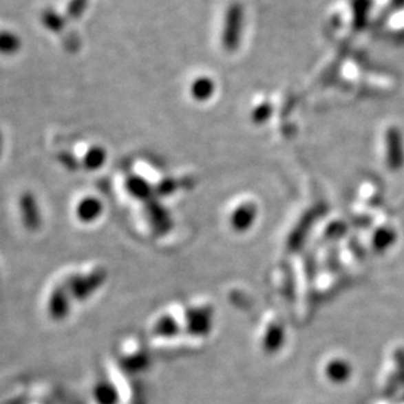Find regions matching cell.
<instances>
[{
    "label": "cell",
    "mask_w": 404,
    "mask_h": 404,
    "mask_svg": "<svg viewBox=\"0 0 404 404\" xmlns=\"http://www.w3.org/2000/svg\"><path fill=\"white\" fill-rule=\"evenodd\" d=\"M260 215L259 204L251 195H240L234 200L226 213V223L231 233L243 235L256 226Z\"/></svg>",
    "instance_id": "obj_1"
},
{
    "label": "cell",
    "mask_w": 404,
    "mask_h": 404,
    "mask_svg": "<svg viewBox=\"0 0 404 404\" xmlns=\"http://www.w3.org/2000/svg\"><path fill=\"white\" fill-rule=\"evenodd\" d=\"M107 277H108V272L100 266L87 275L71 276L65 285L70 293L72 301L84 302L89 299L92 294L98 292V289L105 284Z\"/></svg>",
    "instance_id": "obj_2"
},
{
    "label": "cell",
    "mask_w": 404,
    "mask_h": 404,
    "mask_svg": "<svg viewBox=\"0 0 404 404\" xmlns=\"http://www.w3.org/2000/svg\"><path fill=\"white\" fill-rule=\"evenodd\" d=\"M243 20H244V11L242 4L231 3V6L227 8L224 14L222 33H221L222 47L228 53L235 52L239 47V43L242 40V32H243Z\"/></svg>",
    "instance_id": "obj_3"
},
{
    "label": "cell",
    "mask_w": 404,
    "mask_h": 404,
    "mask_svg": "<svg viewBox=\"0 0 404 404\" xmlns=\"http://www.w3.org/2000/svg\"><path fill=\"white\" fill-rule=\"evenodd\" d=\"M20 218L24 228L29 233H36L42 227V213L37 197L32 192H24L19 198Z\"/></svg>",
    "instance_id": "obj_4"
},
{
    "label": "cell",
    "mask_w": 404,
    "mask_h": 404,
    "mask_svg": "<svg viewBox=\"0 0 404 404\" xmlns=\"http://www.w3.org/2000/svg\"><path fill=\"white\" fill-rule=\"evenodd\" d=\"M323 376L334 386L345 385L353 376V366L348 359L334 354L323 363Z\"/></svg>",
    "instance_id": "obj_5"
},
{
    "label": "cell",
    "mask_w": 404,
    "mask_h": 404,
    "mask_svg": "<svg viewBox=\"0 0 404 404\" xmlns=\"http://www.w3.org/2000/svg\"><path fill=\"white\" fill-rule=\"evenodd\" d=\"M70 293L66 288V285H58L56 286L47 301V314L54 321H65L71 311Z\"/></svg>",
    "instance_id": "obj_6"
},
{
    "label": "cell",
    "mask_w": 404,
    "mask_h": 404,
    "mask_svg": "<svg viewBox=\"0 0 404 404\" xmlns=\"http://www.w3.org/2000/svg\"><path fill=\"white\" fill-rule=\"evenodd\" d=\"M103 201L95 195H87L82 198L75 209L76 218L82 223H94L103 215Z\"/></svg>",
    "instance_id": "obj_7"
},
{
    "label": "cell",
    "mask_w": 404,
    "mask_h": 404,
    "mask_svg": "<svg viewBox=\"0 0 404 404\" xmlns=\"http://www.w3.org/2000/svg\"><path fill=\"white\" fill-rule=\"evenodd\" d=\"M197 310H191V312L187 315V328L192 332L197 334H205L209 331L211 315L209 310H204L202 307H195Z\"/></svg>",
    "instance_id": "obj_8"
},
{
    "label": "cell",
    "mask_w": 404,
    "mask_h": 404,
    "mask_svg": "<svg viewBox=\"0 0 404 404\" xmlns=\"http://www.w3.org/2000/svg\"><path fill=\"white\" fill-rule=\"evenodd\" d=\"M94 399L96 404H118L120 394L111 381H98L94 387Z\"/></svg>",
    "instance_id": "obj_9"
},
{
    "label": "cell",
    "mask_w": 404,
    "mask_h": 404,
    "mask_svg": "<svg viewBox=\"0 0 404 404\" xmlns=\"http://www.w3.org/2000/svg\"><path fill=\"white\" fill-rule=\"evenodd\" d=\"M153 331L159 337L175 336L180 331V321L173 314H163L153 323Z\"/></svg>",
    "instance_id": "obj_10"
},
{
    "label": "cell",
    "mask_w": 404,
    "mask_h": 404,
    "mask_svg": "<svg viewBox=\"0 0 404 404\" xmlns=\"http://www.w3.org/2000/svg\"><path fill=\"white\" fill-rule=\"evenodd\" d=\"M125 188L127 193L137 200H147L153 192V187L138 175H130L126 179Z\"/></svg>",
    "instance_id": "obj_11"
},
{
    "label": "cell",
    "mask_w": 404,
    "mask_h": 404,
    "mask_svg": "<svg viewBox=\"0 0 404 404\" xmlns=\"http://www.w3.org/2000/svg\"><path fill=\"white\" fill-rule=\"evenodd\" d=\"M107 158H108L107 150L103 146L95 145V146H91L87 150V153H84L82 164L85 169L91 171V172L98 171L105 164Z\"/></svg>",
    "instance_id": "obj_12"
},
{
    "label": "cell",
    "mask_w": 404,
    "mask_h": 404,
    "mask_svg": "<svg viewBox=\"0 0 404 404\" xmlns=\"http://www.w3.org/2000/svg\"><path fill=\"white\" fill-rule=\"evenodd\" d=\"M191 96L195 98V101H208L215 92L214 82L208 76H200L197 78L193 83L191 84L189 88Z\"/></svg>",
    "instance_id": "obj_13"
},
{
    "label": "cell",
    "mask_w": 404,
    "mask_h": 404,
    "mask_svg": "<svg viewBox=\"0 0 404 404\" xmlns=\"http://www.w3.org/2000/svg\"><path fill=\"white\" fill-rule=\"evenodd\" d=\"M20 37L10 30H0V54L11 56L20 50Z\"/></svg>",
    "instance_id": "obj_14"
},
{
    "label": "cell",
    "mask_w": 404,
    "mask_h": 404,
    "mask_svg": "<svg viewBox=\"0 0 404 404\" xmlns=\"http://www.w3.org/2000/svg\"><path fill=\"white\" fill-rule=\"evenodd\" d=\"M147 365V357L143 353H136L131 356H127L123 360V366L129 373L140 372Z\"/></svg>",
    "instance_id": "obj_15"
},
{
    "label": "cell",
    "mask_w": 404,
    "mask_h": 404,
    "mask_svg": "<svg viewBox=\"0 0 404 404\" xmlns=\"http://www.w3.org/2000/svg\"><path fill=\"white\" fill-rule=\"evenodd\" d=\"M270 113H272V107L269 104H262L252 113V120L256 124H262L269 118Z\"/></svg>",
    "instance_id": "obj_16"
},
{
    "label": "cell",
    "mask_w": 404,
    "mask_h": 404,
    "mask_svg": "<svg viewBox=\"0 0 404 404\" xmlns=\"http://www.w3.org/2000/svg\"><path fill=\"white\" fill-rule=\"evenodd\" d=\"M58 160L59 163L70 171H76V168L79 167L78 160L75 159V156L70 153H61L58 155Z\"/></svg>",
    "instance_id": "obj_17"
},
{
    "label": "cell",
    "mask_w": 404,
    "mask_h": 404,
    "mask_svg": "<svg viewBox=\"0 0 404 404\" xmlns=\"http://www.w3.org/2000/svg\"><path fill=\"white\" fill-rule=\"evenodd\" d=\"M370 6L369 0H359L356 3V23L359 27H361L360 24H363L366 14H368V8Z\"/></svg>",
    "instance_id": "obj_18"
},
{
    "label": "cell",
    "mask_w": 404,
    "mask_h": 404,
    "mask_svg": "<svg viewBox=\"0 0 404 404\" xmlns=\"http://www.w3.org/2000/svg\"><path fill=\"white\" fill-rule=\"evenodd\" d=\"M45 24L49 28L54 29V30H59L62 27V20L59 19V16L56 14H45Z\"/></svg>",
    "instance_id": "obj_19"
},
{
    "label": "cell",
    "mask_w": 404,
    "mask_h": 404,
    "mask_svg": "<svg viewBox=\"0 0 404 404\" xmlns=\"http://www.w3.org/2000/svg\"><path fill=\"white\" fill-rule=\"evenodd\" d=\"M1 147H3V138H1V133H0V156H1Z\"/></svg>",
    "instance_id": "obj_20"
}]
</instances>
